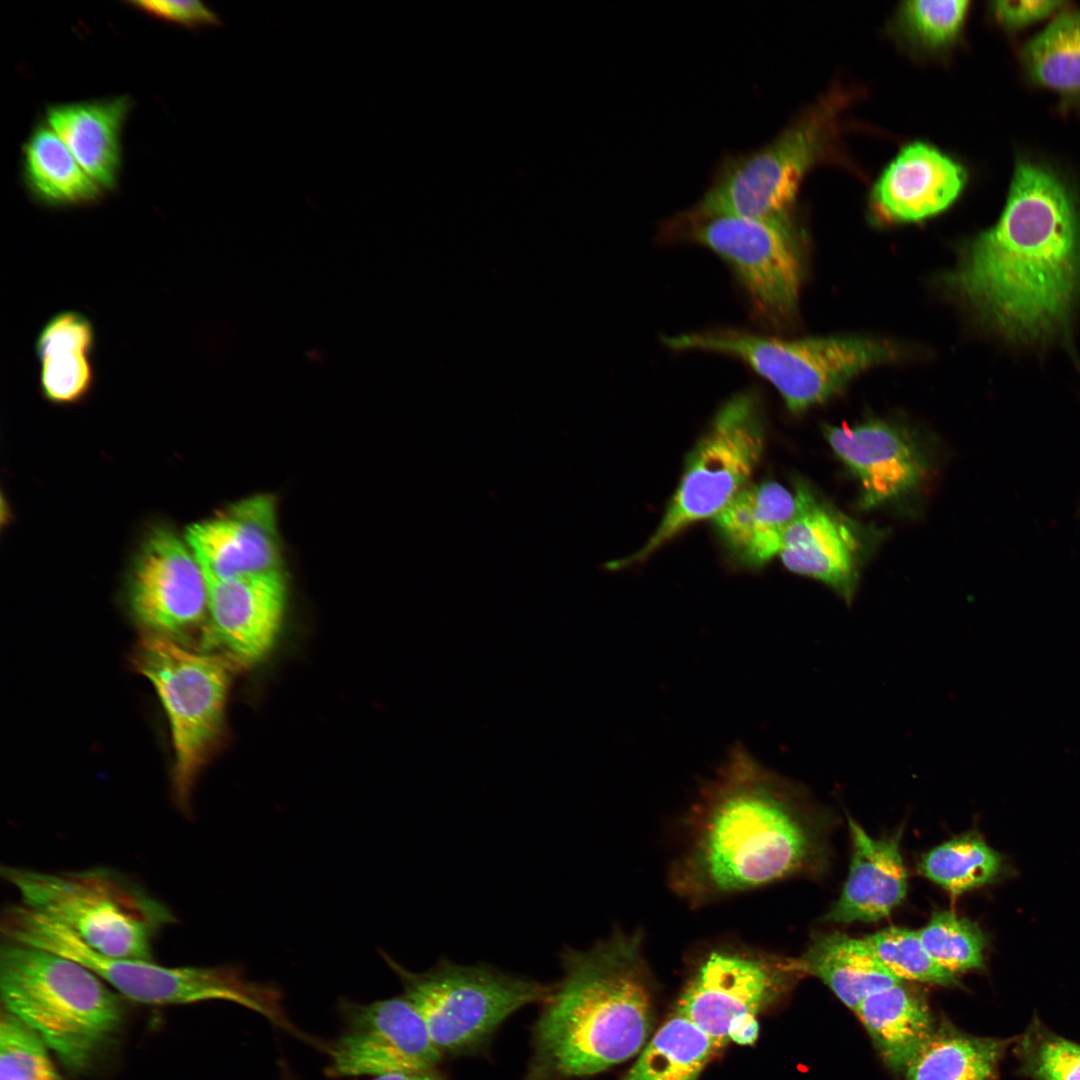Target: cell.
I'll list each match as a JSON object with an SVG mask.
<instances>
[{
    "instance_id": "obj_29",
    "label": "cell",
    "mask_w": 1080,
    "mask_h": 1080,
    "mask_svg": "<svg viewBox=\"0 0 1080 1080\" xmlns=\"http://www.w3.org/2000/svg\"><path fill=\"white\" fill-rule=\"evenodd\" d=\"M717 1049L711 1037L675 1012L621 1080H698Z\"/></svg>"
},
{
    "instance_id": "obj_37",
    "label": "cell",
    "mask_w": 1080,
    "mask_h": 1080,
    "mask_svg": "<svg viewBox=\"0 0 1080 1080\" xmlns=\"http://www.w3.org/2000/svg\"><path fill=\"white\" fill-rule=\"evenodd\" d=\"M129 4L147 14L187 27L217 25L218 16L196 0H140Z\"/></svg>"
},
{
    "instance_id": "obj_12",
    "label": "cell",
    "mask_w": 1080,
    "mask_h": 1080,
    "mask_svg": "<svg viewBox=\"0 0 1080 1080\" xmlns=\"http://www.w3.org/2000/svg\"><path fill=\"white\" fill-rule=\"evenodd\" d=\"M662 234L701 245L724 261L759 321L779 325L795 314L803 271L792 217L720 216Z\"/></svg>"
},
{
    "instance_id": "obj_4",
    "label": "cell",
    "mask_w": 1080,
    "mask_h": 1080,
    "mask_svg": "<svg viewBox=\"0 0 1080 1080\" xmlns=\"http://www.w3.org/2000/svg\"><path fill=\"white\" fill-rule=\"evenodd\" d=\"M2 1007L17 1016L70 1070L87 1069L118 1032L117 994L83 964L6 940L0 949Z\"/></svg>"
},
{
    "instance_id": "obj_15",
    "label": "cell",
    "mask_w": 1080,
    "mask_h": 1080,
    "mask_svg": "<svg viewBox=\"0 0 1080 1080\" xmlns=\"http://www.w3.org/2000/svg\"><path fill=\"white\" fill-rule=\"evenodd\" d=\"M348 1010L346 1028L330 1049L333 1076L431 1071L441 1060L424 1020L404 995Z\"/></svg>"
},
{
    "instance_id": "obj_33",
    "label": "cell",
    "mask_w": 1080,
    "mask_h": 1080,
    "mask_svg": "<svg viewBox=\"0 0 1080 1080\" xmlns=\"http://www.w3.org/2000/svg\"><path fill=\"white\" fill-rule=\"evenodd\" d=\"M878 959L900 980L944 987L959 986L957 975L936 963L925 950L918 931L890 927L864 938Z\"/></svg>"
},
{
    "instance_id": "obj_38",
    "label": "cell",
    "mask_w": 1080,
    "mask_h": 1080,
    "mask_svg": "<svg viewBox=\"0 0 1080 1080\" xmlns=\"http://www.w3.org/2000/svg\"><path fill=\"white\" fill-rule=\"evenodd\" d=\"M1062 4L1058 1H996L992 3V10L998 22L1008 28H1018L1049 15Z\"/></svg>"
},
{
    "instance_id": "obj_21",
    "label": "cell",
    "mask_w": 1080,
    "mask_h": 1080,
    "mask_svg": "<svg viewBox=\"0 0 1080 1080\" xmlns=\"http://www.w3.org/2000/svg\"><path fill=\"white\" fill-rule=\"evenodd\" d=\"M848 825L853 846L848 877L824 919L837 923L875 922L889 915L906 895L901 832L875 839L850 817Z\"/></svg>"
},
{
    "instance_id": "obj_13",
    "label": "cell",
    "mask_w": 1080,
    "mask_h": 1080,
    "mask_svg": "<svg viewBox=\"0 0 1080 1080\" xmlns=\"http://www.w3.org/2000/svg\"><path fill=\"white\" fill-rule=\"evenodd\" d=\"M675 1012L691 1020L721 1048L730 1027L754 1015L803 974L799 960L744 946L720 944L703 951Z\"/></svg>"
},
{
    "instance_id": "obj_5",
    "label": "cell",
    "mask_w": 1080,
    "mask_h": 1080,
    "mask_svg": "<svg viewBox=\"0 0 1080 1080\" xmlns=\"http://www.w3.org/2000/svg\"><path fill=\"white\" fill-rule=\"evenodd\" d=\"M849 99L843 88H833L769 143L727 155L702 197L667 220L662 232L720 216L791 218L803 179L835 152Z\"/></svg>"
},
{
    "instance_id": "obj_31",
    "label": "cell",
    "mask_w": 1080,
    "mask_h": 1080,
    "mask_svg": "<svg viewBox=\"0 0 1080 1080\" xmlns=\"http://www.w3.org/2000/svg\"><path fill=\"white\" fill-rule=\"evenodd\" d=\"M1002 858L981 838L966 834L925 853L919 871L952 895L992 882L1001 873Z\"/></svg>"
},
{
    "instance_id": "obj_10",
    "label": "cell",
    "mask_w": 1080,
    "mask_h": 1080,
    "mask_svg": "<svg viewBox=\"0 0 1080 1080\" xmlns=\"http://www.w3.org/2000/svg\"><path fill=\"white\" fill-rule=\"evenodd\" d=\"M133 663L166 712L174 749V799L188 812L197 775L222 728L230 663L153 633L140 640Z\"/></svg>"
},
{
    "instance_id": "obj_39",
    "label": "cell",
    "mask_w": 1080,
    "mask_h": 1080,
    "mask_svg": "<svg viewBox=\"0 0 1080 1080\" xmlns=\"http://www.w3.org/2000/svg\"><path fill=\"white\" fill-rule=\"evenodd\" d=\"M758 1031L756 1016L749 1015L730 1027L728 1038L742 1045L752 1044L757 1039Z\"/></svg>"
},
{
    "instance_id": "obj_6",
    "label": "cell",
    "mask_w": 1080,
    "mask_h": 1080,
    "mask_svg": "<svg viewBox=\"0 0 1080 1080\" xmlns=\"http://www.w3.org/2000/svg\"><path fill=\"white\" fill-rule=\"evenodd\" d=\"M21 903L114 958L152 960V944L174 922L171 911L134 882L105 868L43 872L3 866Z\"/></svg>"
},
{
    "instance_id": "obj_11",
    "label": "cell",
    "mask_w": 1080,
    "mask_h": 1080,
    "mask_svg": "<svg viewBox=\"0 0 1080 1080\" xmlns=\"http://www.w3.org/2000/svg\"><path fill=\"white\" fill-rule=\"evenodd\" d=\"M381 954L442 1054L480 1048L509 1015L526 1005L542 1003L552 987L488 965H459L448 959L415 973Z\"/></svg>"
},
{
    "instance_id": "obj_22",
    "label": "cell",
    "mask_w": 1080,
    "mask_h": 1080,
    "mask_svg": "<svg viewBox=\"0 0 1080 1080\" xmlns=\"http://www.w3.org/2000/svg\"><path fill=\"white\" fill-rule=\"evenodd\" d=\"M799 507L798 495L775 481L749 483L713 519L729 552L748 567L779 555L784 533Z\"/></svg>"
},
{
    "instance_id": "obj_7",
    "label": "cell",
    "mask_w": 1080,
    "mask_h": 1080,
    "mask_svg": "<svg viewBox=\"0 0 1080 1080\" xmlns=\"http://www.w3.org/2000/svg\"><path fill=\"white\" fill-rule=\"evenodd\" d=\"M1 930L6 940L39 947L83 964L136 1002L172 1005L224 1000L277 1023L284 1019L278 990L248 981L237 968L166 967L152 960L109 957L88 946L65 926L22 903L8 906Z\"/></svg>"
},
{
    "instance_id": "obj_35",
    "label": "cell",
    "mask_w": 1080,
    "mask_h": 1080,
    "mask_svg": "<svg viewBox=\"0 0 1080 1080\" xmlns=\"http://www.w3.org/2000/svg\"><path fill=\"white\" fill-rule=\"evenodd\" d=\"M969 4L966 0L906 1L898 9L897 26L914 45L927 50L942 49L959 36Z\"/></svg>"
},
{
    "instance_id": "obj_23",
    "label": "cell",
    "mask_w": 1080,
    "mask_h": 1080,
    "mask_svg": "<svg viewBox=\"0 0 1080 1080\" xmlns=\"http://www.w3.org/2000/svg\"><path fill=\"white\" fill-rule=\"evenodd\" d=\"M129 108L128 97H116L52 105L46 111L47 124L103 191L117 183L120 131Z\"/></svg>"
},
{
    "instance_id": "obj_36",
    "label": "cell",
    "mask_w": 1080,
    "mask_h": 1080,
    "mask_svg": "<svg viewBox=\"0 0 1080 1080\" xmlns=\"http://www.w3.org/2000/svg\"><path fill=\"white\" fill-rule=\"evenodd\" d=\"M1023 1071L1035 1080H1080V1044L1033 1031L1020 1047Z\"/></svg>"
},
{
    "instance_id": "obj_25",
    "label": "cell",
    "mask_w": 1080,
    "mask_h": 1080,
    "mask_svg": "<svg viewBox=\"0 0 1080 1080\" xmlns=\"http://www.w3.org/2000/svg\"><path fill=\"white\" fill-rule=\"evenodd\" d=\"M798 960L804 973L819 978L854 1012L869 995L903 982L878 959L865 939L840 933L813 937Z\"/></svg>"
},
{
    "instance_id": "obj_40",
    "label": "cell",
    "mask_w": 1080,
    "mask_h": 1080,
    "mask_svg": "<svg viewBox=\"0 0 1080 1080\" xmlns=\"http://www.w3.org/2000/svg\"><path fill=\"white\" fill-rule=\"evenodd\" d=\"M374 1080H443L434 1070L421 1072H396L376 1076Z\"/></svg>"
},
{
    "instance_id": "obj_32",
    "label": "cell",
    "mask_w": 1080,
    "mask_h": 1080,
    "mask_svg": "<svg viewBox=\"0 0 1080 1080\" xmlns=\"http://www.w3.org/2000/svg\"><path fill=\"white\" fill-rule=\"evenodd\" d=\"M918 934L930 957L947 971L957 975L984 967L986 938L975 922L936 911Z\"/></svg>"
},
{
    "instance_id": "obj_1",
    "label": "cell",
    "mask_w": 1080,
    "mask_h": 1080,
    "mask_svg": "<svg viewBox=\"0 0 1080 1080\" xmlns=\"http://www.w3.org/2000/svg\"><path fill=\"white\" fill-rule=\"evenodd\" d=\"M988 326L1033 342L1062 331L1080 296V211L1050 170L1018 162L999 220L964 247L947 280Z\"/></svg>"
},
{
    "instance_id": "obj_26",
    "label": "cell",
    "mask_w": 1080,
    "mask_h": 1080,
    "mask_svg": "<svg viewBox=\"0 0 1080 1080\" xmlns=\"http://www.w3.org/2000/svg\"><path fill=\"white\" fill-rule=\"evenodd\" d=\"M23 156L26 185L34 199L45 206L86 205L102 195V188L48 124L35 127Z\"/></svg>"
},
{
    "instance_id": "obj_2",
    "label": "cell",
    "mask_w": 1080,
    "mask_h": 1080,
    "mask_svg": "<svg viewBox=\"0 0 1080 1080\" xmlns=\"http://www.w3.org/2000/svg\"><path fill=\"white\" fill-rule=\"evenodd\" d=\"M816 824L799 786L735 748L691 810L671 887L697 907L811 872L823 848Z\"/></svg>"
},
{
    "instance_id": "obj_16",
    "label": "cell",
    "mask_w": 1080,
    "mask_h": 1080,
    "mask_svg": "<svg viewBox=\"0 0 1080 1080\" xmlns=\"http://www.w3.org/2000/svg\"><path fill=\"white\" fill-rule=\"evenodd\" d=\"M830 447L860 485V505L871 509L911 494L925 480L927 463L901 428L882 420L826 425Z\"/></svg>"
},
{
    "instance_id": "obj_20",
    "label": "cell",
    "mask_w": 1080,
    "mask_h": 1080,
    "mask_svg": "<svg viewBox=\"0 0 1080 1080\" xmlns=\"http://www.w3.org/2000/svg\"><path fill=\"white\" fill-rule=\"evenodd\" d=\"M967 181L965 168L935 146H904L871 190L873 210L891 222H917L946 210Z\"/></svg>"
},
{
    "instance_id": "obj_3",
    "label": "cell",
    "mask_w": 1080,
    "mask_h": 1080,
    "mask_svg": "<svg viewBox=\"0 0 1080 1080\" xmlns=\"http://www.w3.org/2000/svg\"><path fill=\"white\" fill-rule=\"evenodd\" d=\"M640 931L615 930L587 950L560 953L533 1031L527 1080L593 1075L637 1054L652 1026V998Z\"/></svg>"
},
{
    "instance_id": "obj_24",
    "label": "cell",
    "mask_w": 1080,
    "mask_h": 1080,
    "mask_svg": "<svg viewBox=\"0 0 1080 1080\" xmlns=\"http://www.w3.org/2000/svg\"><path fill=\"white\" fill-rule=\"evenodd\" d=\"M902 983L874 992L855 1011L880 1057L896 1074L906 1072L937 1025L927 1003Z\"/></svg>"
},
{
    "instance_id": "obj_14",
    "label": "cell",
    "mask_w": 1080,
    "mask_h": 1080,
    "mask_svg": "<svg viewBox=\"0 0 1080 1080\" xmlns=\"http://www.w3.org/2000/svg\"><path fill=\"white\" fill-rule=\"evenodd\" d=\"M129 605L149 633L177 640L208 614L204 572L186 540L164 527L141 546L129 581Z\"/></svg>"
},
{
    "instance_id": "obj_9",
    "label": "cell",
    "mask_w": 1080,
    "mask_h": 1080,
    "mask_svg": "<svg viewBox=\"0 0 1080 1080\" xmlns=\"http://www.w3.org/2000/svg\"><path fill=\"white\" fill-rule=\"evenodd\" d=\"M765 429L759 394H733L717 410L690 451L679 484L647 542L624 558L607 561L612 572L641 563L691 525L714 519L750 482L763 454Z\"/></svg>"
},
{
    "instance_id": "obj_19",
    "label": "cell",
    "mask_w": 1080,
    "mask_h": 1080,
    "mask_svg": "<svg viewBox=\"0 0 1080 1080\" xmlns=\"http://www.w3.org/2000/svg\"><path fill=\"white\" fill-rule=\"evenodd\" d=\"M205 578L209 627L204 643L221 644L242 661L264 656L284 617L287 591L282 572Z\"/></svg>"
},
{
    "instance_id": "obj_34",
    "label": "cell",
    "mask_w": 1080,
    "mask_h": 1080,
    "mask_svg": "<svg viewBox=\"0 0 1080 1080\" xmlns=\"http://www.w3.org/2000/svg\"><path fill=\"white\" fill-rule=\"evenodd\" d=\"M42 1037L1 1009L0 1080H60Z\"/></svg>"
},
{
    "instance_id": "obj_27",
    "label": "cell",
    "mask_w": 1080,
    "mask_h": 1080,
    "mask_svg": "<svg viewBox=\"0 0 1080 1080\" xmlns=\"http://www.w3.org/2000/svg\"><path fill=\"white\" fill-rule=\"evenodd\" d=\"M1007 1044L964 1033L942 1019L907 1068L905 1080H995Z\"/></svg>"
},
{
    "instance_id": "obj_30",
    "label": "cell",
    "mask_w": 1080,
    "mask_h": 1080,
    "mask_svg": "<svg viewBox=\"0 0 1080 1080\" xmlns=\"http://www.w3.org/2000/svg\"><path fill=\"white\" fill-rule=\"evenodd\" d=\"M1023 62L1035 82L1067 95L1080 94V12L1056 17L1023 48Z\"/></svg>"
},
{
    "instance_id": "obj_17",
    "label": "cell",
    "mask_w": 1080,
    "mask_h": 1080,
    "mask_svg": "<svg viewBox=\"0 0 1080 1080\" xmlns=\"http://www.w3.org/2000/svg\"><path fill=\"white\" fill-rule=\"evenodd\" d=\"M798 511L787 527L779 558L793 573L818 580L847 604L859 581L861 542L854 526L796 480Z\"/></svg>"
},
{
    "instance_id": "obj_28",
    "label": "cell",
    "mask_w": 1080,
    "mask_h": 1080,
    "mask_svg": "<svg viewBox=\"0 0 1080 1080\" xmlns=\"http://www.w3.org/2000/svg\"><path fill=\"white\" fill-rule=\"evenodd\" d=\"M96 341L68 327L48 332L35 340L39 362V389L42 396L57 405L83 400L95 384L92 360Z\"/></svg>"
},
{
    "instance_id": "obj_18",
    "label": "cell",
    "mask_w": 1080,
    "mask_h": 1080,
    "mask_svg": "<svg viewBox=\"0 0 1080 1080\" xmlns=\"http://www.w3.org/2000/svg\"><path fill=\"white\" fill-rule=\"evenodd\" d=\"M272 497L239 501L224 513L187 528L185 540L205 576L234 578L281 571Z\"/></svg>"
},
{
    "instance_id": "obj_8",
    "label": "cell",
    "mask_w": 1080,
    "mask_h": 1080,
    "mask_svg": "<svg viewBox=\"0 0 1080 1080\" xmlns=\"http://www.w3.org/2000/svg\"><path fill=\"white\" fill-rule=\"evenodd\" d=\"M674 351L717 353L741 361L768 381L792 413L839 392L863 371L895 359L896 347L865 337L782 339L721 327L665 336Z\"/></svg>"
}]
</instances>
